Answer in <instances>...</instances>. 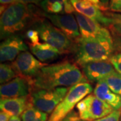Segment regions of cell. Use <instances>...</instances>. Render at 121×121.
I'll return each mask as SVG.
<instances>
[{"label":"cell","mask_w":121,"mask_h":121,"mask_svg":"<svg viewBox=\"0 0 121 121\" xmlns=\"http://www.w3.org/2000/svg\"><path fill=\"white\" fill-rule=\"evenodd\" d=\"M44 15L43 10L34 5L15 2L8 5H1V39H5L30 29L44 18Z\"/></svg>","instance_id":"obj_1"},{"label":"cell","mask_w":121,"mask_h":121,"mask_svg":"<svg viewBox=\"0 0 121 121\" xmlns=\"http://www.w3.org/2000/svg\"><path fill=\"white\" fill-rule=\"evenodd\" d=\"M87 80L75 63L68 60L42 68L32 82L34 89L51 90L56 87H71Z\"/></svg>","instance_id":"obj_2"},{"label":"cell","mask_w":121,"mask_h":121,"mask_svg":"<svg viewBox=\"0 0 121 121\" xmlns=\"http://www.w3.org/2000/svg\"><path fill=\"white\" fill-rule=\"evenodd\" d=\"M74 61L82 67L88 63L109 60L114 53L112 36L103 38H79L74 42Z\"/></svg>","instance_id":"obj_3"},{"label":"cell","mask_w":121,"mask_h":121,"mask_svg":"<svg viewBox=\"0 0 121 121\" xmlns=\"http://www.w3.org/2000/svg\"><path fill=\"white\" fill-rule=\"evenodd\" d=\"M31 28L38 31L40 40L56 48L63 54L72 52L74 42L63 33V32L55 26L47 18H43L35 24Z\"/></svg>","instance_id":"obj_4"},{"label":"cell","mask_w":121,"mask_h":121,"mask_svg":"<svg viewBox=\"0 0 121 121\" xmlns=\"http://www.w3.org/2000/svg\"><path fill=\"white\" fill-rule=\"evenodd\" d=\"M93 91L88 82H81L69 88L64 99L51 113L48 121H63L77 104Z\"/></svg>","instance_id":"obj_5"},{"label":"cell","mask_w":121,"mask_h":121,"mask_svg":"<svg viewBox=\"0 0 121 121\" xmlns=\"http://www.w3.org/2000/svg\"><path fill=\"white\" fill-rule=\"evenodd\" d=\"M69 90L68 87H56L51 90L34 89L30 94V102L35 108L48 114L62 102Z\"/></svg>","instance_id":"obj_6"},{"label":"cell","mask_w":121,"mask_h":121,"mask_svg":"<svg viewBox=\"0 0 121 121\" xmlns=\"http://www.w3.org/2000/svg\"><path fill=\"white\" fill-rule=\"evenodd\" d=\"M79 118L86 121H95L108 116L114 110L94 94L87 95L76 106Z\"/></svg>","instance_id":"obj_7"},{"label":"cell","mask_w":121,"mask_h":121,"mask_svg":"<svg viewBox=\"0 0 121 121\" xmlns=\"http://www.w3.org/2000/svg\"><path fill=\"white\" fill-rule=\"evenodd\" d=\"M11 65L16 71L18 77L25 78L31 83L41 69L48 65L47 63L40 61L28 51L20 53Z\"/></svg>","instance_id":"obj_8"},{"label":"cell","mask_w":121,"mask_h":121,"mask_svg":"<svg viewBox=\"0 0 121 121\" xmlns=\"http://www.w3.org/2000/svg\"><path fill=\"white\" fill-rule=\"evenodd\" d=\"M44 16L73 42L81 38L79 27L73 14H49L44 12Z\"/></svg>","instance_id":"obj_9"},{"label":"cell","mask_w":121,"mask_h":121,"mask_svg":"<svg viewBox=\"0 0 121 121\" xmlns=\"http://www.w3.org/2000/svg\"><path fill=\"white\" fill-rule=\"evenodd\" d=\"M74 16L77 20L79 27L81 37L90 39L112 36L111 33L108 28L98 22L94 21L77 12H74Z\"/></svg>","instance_id":"obj_10"},{"label":"cell","mask_w":121,"mask_h":121,"mask_svg":"<svg viewBox=\"0 0 121 121\" xmlns=\"http://www.w3.org/2000/svg\"><path fill=\"white\" fill-rule=\"evenodd\" d=\"M28 47L19 35L10 36L4 39L0 45V60L1 63L15 60L22 52L27 51Z\"/></svg>","instance_id":"obj_11"},{"label":"cell","mask_w":121,"mask_h":121,"mask_svg":"<svg viewBox=\"0 0 121 121\" xmlns=\"http://www.w3.org/2000/svg\"><path fill=\"white\" fill-rule=\"evenodd\" d=\"M33 90L32 83L22 77H17L0 87L1 99L16 98L30 95Z\"/></svg>","instance_id":"obj_12"},{"label":"cell","mask_w":121,"mask_h":121,"mask_svg":"<svg viewBox=\"0 0 121 121\" xmlns=\"http://www.w3.org/2000/svg\"><path fill=\"white\" fill-rule=\"evenodd\" d=\"M83 73L87 81L99 82L115 72L110 60L94 61L88 63L82 67Z\"/></svg>","instance_id":"obj_13"},{"label":"cell","mask_w":121,"mask_h":121,"mask_svg":"<svg viewBox=\"0 0 121 121\" xmlns=\"http://www.w3.org/2000/svg\"><path fill=\"white\" fill-rule=\"evenodd\" d=\"M75 11L106 27L108 17L105 13L87 0H70Z\"/></svg>","instance_id":"obj_14"},{"label":"cell","mask_w":121,"mask_h":121,"mask_svg":"<svg viewBox=\"0 0 121 121\" xmlns=\"http://www.w3.org/2000/svg\"><path fill=\"white\" fill-rule=\"evenodd\" d=\"M31 104L30 95L16 98H4L0 100L1 111L8 113L11 117L22 115Z\"/></svg>","instance_id":"obj_15"},{"label":"cell","mask_w":121,"mask_h":121,"mask_svg":"<svg viewBox=\"0 0 121 121\" xmlns=\"http://www.w3.org/2000/svg\"><path fill=\"white\" fill-rule=\"evenodd\" d=\"M94 94L104 103L110 106L114 110L121 108V97L110 90L108 85L103 81L96 83Z\"/></svg>","instance_id":"obj_16"},{"label":"cell","mask_w":121,"mask_h":121,"mask_svg":"<svg viewBox=\"0 0 121 121\" xmlns=\"http://www.w3.org/2000/svg\"><path fill=\"white\" fill-rule=\"evenodd\" d=\"M40 6L49 14H72L76 12L70 0H43Z\"/></svg>","instance_id":"obj_17"},{"label":"cell","mask_w":121,"mask_h":121,"mask_svg":"<svg viewBox=\"0 0 121 121\" xmlns=\"http://www.w3.org/2000/svg\"><path fill=\"white\" fill-rule=\"evenodd\" d=\"M30 49L36 59L44 63L55 60L63 55V53L56 48L45 43H40L36 45H30Z\"/></svg>","instance_id":"obj_18"},{"label":"cell","mask_w":121,"mask_h":121,"mask_svg":"<svg viewBox=\"0 0 121 121\" xmlns=\"http://www.w3.org/2000/svg\"><path fill=\"white\" fill-rule=\"evenodd\" d=\"M108 17L106 28L110 32L112 39H121V14L110 12H104Z\"/></svg>","instance_id":"obj_19"},{"label":"cell","mask_w":121,"mask_h":121,"mask_svg":"<svg viewBox=\"0 0 121 121\" xmlns=\"http://www.w3.org/2000/svg\"><path fill=\"white\" fill-rule=\"evenodd\" d=\"M22 121H48L47 113L42 112L31 104L21 115Z\"/></svg>","instance_id":"obj_20"},{"label":"cell","mask_w":121,"mask_h":121,"mask_svg":"<svg viewBox=\"0 0 121 121\" xmlns=\"http://www.w3.org/2000/svg\"><path fill=\"white\" fill-rule=\"evenodd\" d=\"M17 74L12 65L6 63H1L0 65V83L4 84L17 78Z\"/></svg>","instance_id":"obj_21"},{"label":"cell","mask_w":121,"mask_h":121,"mask_svg":"<svg viewBox=\"0 0 121 121\" xmlns=\"http://www.w3.org/2000/svg\"><path fill=\"white\" fill-rule=\"evenodd\" d=\"M106 83L110 90L121 97V75L114 72L102 79Z\"/></svg>","instance_id":"obj_22"},{"label":"cell","mask_w":121,"mask_h":121,"mask_svg":"<svg viewBox=\"0 0 121 121\" xmlns=\"http://www.w3.org/2000/svg\"><path fill=\"white\" fill-rule=\"evenodd\" d=\"M25 37L30 41V45H36L40 43V36L37 30L30 28L25 32Z\"/></svg>","instance_id":"obj_23"},{"label":"cell","mask_w":121,"mask_h":121,"mask_svg":"<svg viewBox=\"0 0 121 121\" xmlns=\"http://www.w3.org/2000/svg\"><path fill=\"white\" fill-rule=\"evenodd\" d=\"M109 60L117 73L121 75V52H114Z\"/></svg>","instance_id":"obj_24"},{"label":"cell","mask_w":121,"mask_h":121,"mask_svg":"<svg viewBox=\"0 0 121 121\" xmlns=\"http://www.w3.org/2000/svg\"><path fill=\"white\" fill-rule=\"evenodd\" d=\"M121 117V110H114L108 116L95 121H120Z\"/></svg>","instance_id":"obj_25"},{"label":"cell","mask_w":121,"mask_h":121,"mask_svg":"<svg viewBox=\"0 0 121 121\" xmlns=\"http://www.w3.org/2000/svg\"><path fill=\"white\" fill-rule=\"evenodd\" d=\"M109 9L111 12H121V0H110Z\"/></svg>","instance_id":"obj_26"},{"label":"cell","mask_w":121,"mask_h":121,"mask_svg":"<svg viewBox=\"0 0 121 121\" xmlns=\"http://www.w3.org/2000/svg\"><path fill=\"white\" fill-rule=\"evenodd\" d=\"M88 1H90L91 4L95 5L97 8H98L99 10H101L103 12H108L109 8L106 7V5H104L100 0H87Z\"/></svg>","instance_id":"obj_27"},{"label":"cell","mask_w":121,"mask_h":121,"mask_svg":"<svg viewBox=\"0 0 121 121\" xmlns=\"http://www.w3.org/2000/svg\"><path fill=\"white\" fill-rule=\"evenodd\" d=\"M15 1H16V2L21 3V4H35L40 5V4H41V2L43 0H15Z\"/></svg>","instance_id":"obj_28"},{"label":"cell","mask_w":121,"mask_h":121,"mask_svg":"<svg viewBox=\"0 0 121 121\" xmlns=\"http://www.w3.org/2000/svg\"><path fill=\"white\" fill-rule=\"evenodd\" d=\"M114 52H121V39H113Z\"/></svg>","instance_id":"obj_29"},{"label":"cell","mask_w":121,"mask_h":121,"mask_svg":"<svg viewBox=\"0 0 121 121\" xmlns=\"http://www.w3.org/2000/svg\"><path fill=\"white\" fill-rule=\"evenodd\" d=\"M11 117L9 114L5 112L1 111L0 112V121H9Z\"/></svg>","instance_id":"obj_30"},{"label":"cell","mask_w":121,"mask_h":121,"mask_svg":"<svg viewBox=\"0 0 121 121\" xmlns=\"http://www.w3.org/2000/svg\"><path fill=\"white\" fill-rule=\"evenodd\" d=\"M15 0H0L1 5H8L15 3Z\"/></svg>","instance_id":"obj_31"},{"label":"cell","mask_w":121,"mask_h":121,"mask_svg":"<svg viewBox=\"0 0 121 121\" xmlns=\"http://www.w3.org/2000/svg\"><path fill=\"white\" fill-rule=\"evenodd\" d=\"M9 121H21V118H20V117H16V116H13V117H11V118L9 119Z\"/></svg>","instance_id":"obj_32"},{"label":"cell","mask_w":121,"mask_h":121,"mask_svg":"<svg viewBox=\"0 0 121 121\" xmlns=\"http://www.w3.org/2000/svg\"><path fill=\"white\" fill-rule=\"evenodd\" d=\"M101 2L104 5H106V7L109 8V4H110V0H100Z\"/></svg>","instance_id":"obj_33"},{"label":"cell","mask_w":121,"mask_h":121,"mask_svg":"<svg viewBox=\"0 0 121 121\" xmlns=\"http://www.w3.org/2000/svg\"><path fill=\"white\" fill-rule=\"evenodd\" d=\"M83 121V120H81V119H79V120H78V121Z\"/></svg>","instance_id":"obj_34"},{"label":"cell","mask_w":121,"mask_h":121,"mask_svg":"<svg viewBox=\"0 0 121 121\" xmlns=\"http://www.w3.org/2000/svg\"><path fill=\"white\" fill-rule=\"evenodd\" d=\"M120 121H121V120H120Z\"/></svg>","instance_id":"obj_35"}]
</instances>
